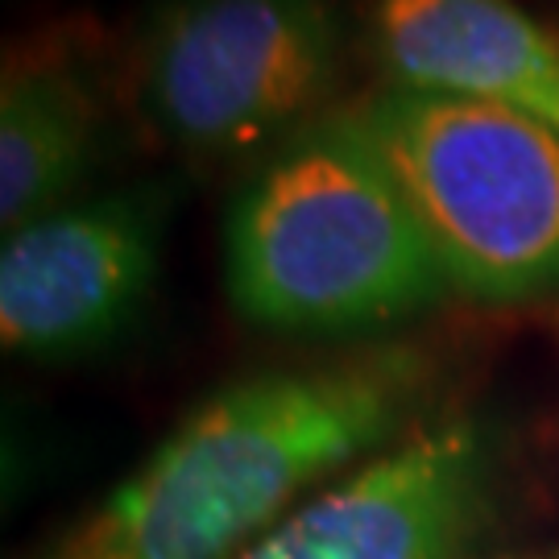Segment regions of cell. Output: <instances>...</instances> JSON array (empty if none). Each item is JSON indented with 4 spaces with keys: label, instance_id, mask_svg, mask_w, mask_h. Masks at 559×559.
<instances>
[{
    "label": "cell",
    "instance_id": "obj_7",
    "mask_svg": "<svg viewBox=\"0 0 559 559\" xmlns=\"http://www.w3.org/2000/svg\"><path fill=\"white\" fill-rule=\"evenodd\" d=\"M385 83L506 104L559 133V25L519 0H369Z\"/></svg>",
    "mask_w": 559,
    "mask_h": 559
},
{
    "label": "cell",
    "instance_id": "obj_5",
    "mask_svg": "<svg viewBox=\"0 0 559 559\" xmlns=\"http://www.w3.org/2000/svg\"><path fill=\"white\" fill-rule=\"evenodd\" d=\"M489 506V436L436 419L307 498L240 559H468Z\"/></svg>",
    "mask_w": 559,
    "mask_h": 559
},
{
    "label": "cell",
    "instance_id": "obj_3",
    "mask_svg": "<svg viewBox=\"0 0 559 559\" xmlns=\"http://www.w3.org/2000/svg\"><path fill=\"white\" fill-rule=\"evenodd\" d=\"M448 286L480 302L559 290V133L506 104L385 83L344 104Z\"/></svg>",
    "mask_w": 559,
    "mask_h": 559
},
{
    "label": "cell",
    "instance_id": "obj_8",
    "mask_svg": "<svg viewBox=\"0 0 559 559\" xmlns=\"http://www.w3.org/2000/svg\"><path fill=\"white\" fill-rule=\"evenodd\" d=\"M104 108L83 50L67 38L13 46L0 80V228L4 237L67 207L100 154Z\"/></svg>",
    "mask_w": 559,
    "mask_h": 559
},
{
    "label": "cell",
    "instance_id": "obj_2",
    "mask_svg": "<svg viewBox=\"0 0 559 559\" xmlns=\"http://www.w3.org/2000/svg\"><path fill=\"white\" fill-rule=\"evenodd\" d=\"M224 282L245 323L311 340L381 332L452 290L348 108L253 166L224 221Z\"/></svg>",
    "mask_w": 559,
    "mask_h": 559
},
{
    "label": "cell",
    "instance_id": "obj_4",
    "mask_svg": "<svg viewBox=\"0 0 559 559\" xmlns=\"http://www.w3.org/2000/svg\"><path fill=\"white\" fill-rule=\"evenodd\" d=\"M336 0H162L138 50L145 120L191 158H245L311 124L340 80Z\"/></svg>",
    "mask_w": 559,
    "mask_h": 559
},
{
    "label": "cell",
    "instance_id": "obj_6",
    "mask_svg": "<svg viewBox=\"0 0 559 559\" xmlns=\"http://www.w3.org/2000/svg\"><path fill=\"white\" fill-rule=\"evenodd\" d=\"M166 207L154 191L67 203L0 249V336L13 357L67 360L117 340L145 307Z\"/></svg>",
    "mask_w": 559,
    "mask_h": 559
},
{
    "label": "cell",
    "instance_id": "obj_1",
    "mask_svg": "<svg viewBox=\"0 0 559 559\" xmlns=\"http://www.w3.org/2000/svg\"><path fill=\"white\" fill-rule=\"evenodd\" d=\"M419 357L265 369L224 385L38 559H240L290 506L406 436Z\"/></svg>",
    "mask_w": 559,
    "mask_h": 559
}]
</instances>
